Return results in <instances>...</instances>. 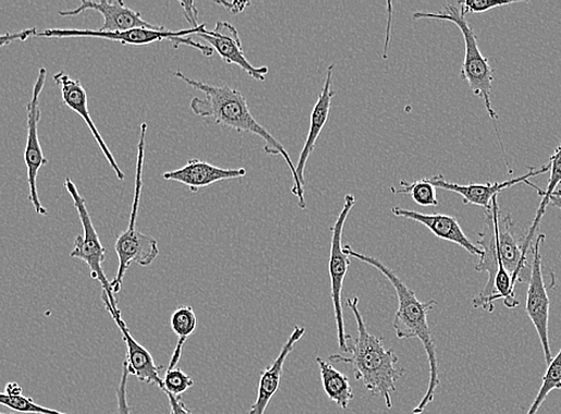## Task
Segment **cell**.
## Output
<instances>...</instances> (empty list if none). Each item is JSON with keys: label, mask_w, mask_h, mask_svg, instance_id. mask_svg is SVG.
<instances>
[{"label": "cell", "mask_w": 561, "mask_h": 414, "mask_svg": "<svg viewBox=\"0 0 561 414\" xmlns=\"http://www.w3.org/2000/svg\"><path fill=\"white\" fill-rule=\"evenodd\" d=\"M112 318L120 328L122 338H124V342L127 347V356L124 367H126L129 374L136 375L141 382L155 385L163 391L164 385L160 376L162 367H158L151 352L134 339L125 321L121 318V315L114 314Z\"/></svg>", "instance_id": "obj_19"}, {"label": "cell", "mask_w": 561, "mask_h": 414, "mask_svg": "<svg viewBox=\"0 0 561 414\" xmlns=\"http://www.w3.org/2000/svg\"><path fill=\"white\" fill-rule=\"evenodd\" d=\"M171 414H192V411L185 404L182 397L167 394Z\"/></svg>", "instance_id": "obj_31"}, {"label": "cell", "mask_w": 561, "mask_h": 414, "mask_svg": "<svg viewBox=\"0 0 561 414\" xmlns=\"http://www.w3.org/2000/svg\"><path fill=\"white\" fill-rule=\"evenodd\" d=\"M334 71V64L327 67L324 87L311 115V125L308 139L304 141L303 149L299 156L298 165L296 166L297 176L302 186H304V168H307L310 156L314 151L316 140H319L321 133L326 125L328 116H331L332 101L336 95V91H333L332 89Z\"/></svg>", "instance_id": "obj_18"}, {"label": "cell", "mask_w": 561, "mask_h": 414, "mask_svg": "<svg viewBox=\"0 0 561 414\" xmlns=\"http://www.w3.org/2000/svg\"><path fill=\"white\" fill-rule=\"evenodd\" d=\"M495 197L491 203L494 224L496 227L497 249L504 269L512 278V283L528 284L532 274L529 253L523 251L524 239L518 234L515 224L508 214L506 217L499 213V206Z\"/></svg>", "instance_id": "obj_11"}, {"label": "cell", "mask_w": 561, "mask_h": 414, "mask_svg": "<svg viewBox=\"0 0 561 414\" xmlns=\"http://www.w3.org/2000/svg\"><path fill=\"white\" fill-rule=\"evenodd\" d=\"M146 134L148 124H142L140 128V139L138 143V162L136 175V191L129 216V224L124 234L120 235L115 242V251L119 258V271L113 283H111L114 294L121 290L129 266L137 263L140 266H149L160 254L158 241L146 236L137 229V218L139 214L140 198L142 191V168L145 160Z\"/></svg>", "instance_id": "obj_5"}, {"label": "cell", "mask_w": 561, "mask_h": 414, "mask_svg": "<svg viewBox=\"0 0 561 414\" xmlns=\"http://www.w3.org/2000/svg\"><path fill=\"white\" fill-rule=\"evenodd\" d=\"M345 252L349 258L357 259L375 267L391 283L398 297V311L394 323L397 337L399 339L417 338L424 347L429 361L431 379L428 389H426L421 403L413 409V414H422L433 403L437 388L441 382L440 376H438L436 344L428 324V314L437 306V302L434 300L428 302L420 301L414 291L379 260L353 251L350 246L345 247Z\"/></svg>", "instance_id": "obj_3"}, {"label": "cell", "mask_w": 561, "mask_h": 414, "mask_svg": "<svg viewBox=\"0 0 561 414\" xmlns=\"http://www.w3.org/2000/svg\"><path fill=\"white\" fill-rule=\"evenodd\" d=\"M0 405L20 412H29L36 414H65L51 409H46L35 403L33 399L20 396H9L0 393Z\"/></svg>", "instance_id": "obj_26"}, {"label": "cell", "mask_w": 561, "mask_h": 414, "mask_svg": "<svg viewBox=\"0 0 561 414\" xmlns=\"http://www.w3.org/2000/svg\"><path fill=\"white\" fill-rule=\"evenodd\" d=\"M307 333V328L296 326L289 336L286 344L280 349L276 360L261 373L260 385L258 389V399L251 406L249 414H264L267 405H270L273 397L276 394L280 384V377L284 374L285 362L295 350L296 344Z\"/></svg>", "instance_id": "obj_20"}, {"label": "cell", "mask_w": 561, "mask_h": 414, "mask_svg": "<svg viewBox=\"0 0 561 414\" xmlns=\"http://www.w3.org/2000/svg\"><path fill=\"white\" fill-rule=\"evenodd\" d=\"M200 38L204 39L211 45L213 50L221 55L228 65H236L254 80L264 81L270 67H254L249 63L246 54L242 52L241 40L236 27L228 22L217 21L215 29L204 30L198 34Z\"/></svg>", "instance_id": "obj_13"}, {"label": "cell", "mask_w": 561, "mask_h": 414, "mask_svg": "<svg viewBox=\"0 0 561 414\" xmlns=\"http://www.w3.org/2000/svg\"><path fill=\"white\" fill-rule=\"evenodd\" d=\"M321 369L324 392L328 399L341 410H347L350 401L353 399V391L350 386L348 376L338 372L332 363L326 362L322 357L315 359Z\"/></svg>", "instance_id": "obj_22"}, {"label": "cell", "mask_w": 561, "mask_h": 414, "mask_svg": "<svg viewBox=\"0 0 561 414\" xmlns=\"http://www.w3.org/2000/svg\"><path fill=\"white\" fill-rule=\"evenodd\" d=\"M171 328L178 336L180 342H187V339L197 330L198 318L194 310L189 306H182L171 315Z\"/></svg>", "instance_id": "obj_25"}, {"label": "cell", "mask_w": 561, "mask_h": 414, "mask_svg": "<svg viewBox=\"0 0 561 414\" xmlns=\"http://www.w3.org/2000/svg\"><path fill=\"white\" fill-rule=\"evenodd\" d=\"M53 79L61 89V99H63L64 103L71 109V111L78 114L89 127L96 142L99 143L105 160L114 170L119 180H125V173H122L113 153L109 150L105 141L103 140L100 130L97 129L94 124L89 113L88 93L85 91L80 80L71 78V76L65 72L55 73Z\"/></svg>", "instance_id": "obj_15"}, {"label": "cell", "mask_w": 561, "mask_h": 414, "mask_svg": "<svg viewBox=\"0 0 561 414\" xmlns=\"http://www.w3.org/2000/svg\"><path fill=\"white\" fill-rule=\"evenodd\" d=\"M553 204L554 206H557V209H559L561 211V199L560 198H557L554 197H551V200H550V204Z\"/></svg>", "instance_id": "obj_34"}, {"label": "cell", "mask_w": 561, "mask_h": 414, "mask_svg": "<svg viewBox=\"0 0 561 414\" xmlns=\"http://www.w3.org/2000/svg\"><path fill=\"white\" fill-rule=\"evenodd\" d=\"M360 299H347V306L356 316L358 338H347L350 357L334 355L333 362L350 364L357 381H361L373 397H383L386 406L392 409V393L397 391L396 382L406 375L404 368H398L399 359L394 349H386L383 339L372 335L365 326L359 309Z\"/></svg>", "instance_id": "obj_2"}, {"label": "cell", "mask_w": 561, "mask_h": 414, "mask_svg": "<svg viewBox=\"0 0 561 414\" xmlns=\"http://www.w3.org/2000/svg\"><path fill=\"white\" fill-rule=\"evenodd\" d=\"M5 393L9 396L20 397L22 396V388L15 382H10L5 387Z\"/></svg>", "instance_id": "obj_33"}, {"label": "cell", "mask_w": 561, "mask_h": 414, "mask_svg": "<svg viewBox=\"0 0 561 414\" xmlns=\"http://www.w3.org/2000/svg\"><path fill=\"white\" fill-rule=\"evenodd\" d=\"M38 29L30 28L18 33L0 34V48L17 41H27L28 39L38 36Z\"/></svg>", "instance_id": "obj_29"}, {"label": "cell", "mask_w": 561, "mask_h": 414, "mask_svg": "<svg viewBox=\"0 0 561 414\" xmlns=\"http://www.w3.org/2000/svg\"><path fill=\"white\" fill-rule=\"evenodd\" d=\"M392 213L396 216L404 217L408 218V221L422 224L438 239L454 242L460 248L465 249L469 253L482 258L483 251L475 247L465 233H463L457 217L445 214H423L399 209V206H395V209H392Z\"/></svg>", "instance_id": "obj_17"}, {"label": "cell", "mask_w": 561, "mask_h": 414, "mask_svg": "<svg viewBox=\"0 0 561 414\" xmlns=\"http://www.w3.org/2000/svg\"><path fill=\"white\" fill-rule=\"evenodd\" d=\"M247 176L246 168H222L199 160H190L185 166L163 175L165 180L178 181L191 192L210 187L214 183L238 179Z\"/></svg>", "instance_id": "obj_16"}, {"label": "cell", "mask_w": 561, "mask_h": 414, "mask_svg": "<svg viewBox=\"0 0 561 414\" xmlns=\"http://www.w3.org/2000/svg\"><path fill=\"white\" fill-rule=\"evenodd\" d=\"M521 0H508V2H497V0H465L458 4L465 11L466 14H483V12L490 11L496 8L519 4Z\"/></svg>", "instance_id": "obj_28"}, {"label": "cell", "mask_w": 561, "mask_h": 414, "mask_svg": "<svg viewBox=\"0 0 561 414\" xmlns=\"http://www.w3.org/2000/svg\"><path fill=\"white\" fill-rule=\"evenodd\" d=\"M87 10L100 12L103 16V26L99 29L102 33H121L130 29L146 28L160 29L162 26H154L146 22L140 12L125 5L121 0H102V2H94V0H82L80 5L73 10H60L59 15L63 17H75Z\"/></svg>", "instance_id": "obj_12"}, {"label": "cell", "mask_w": 561, "mask_h": 414, "mask_svg": "<svg viewBox=\"0 0 561 414\" xmlns=\"http://www.w3.org/2000/svg\"><path fill=\"white\" fill-rule=\"evenodd\" d=\"M0 414H7V413H0ZM10 414H12V413H10Z\"/></svg>", "instance_id": "obj_36"}, {"label": "cell", "mask_w": 561, "mask_h": 414, "mask_svg": "<svg viewBox=\"0 0 561 414\" xmlns=\"http://www.w3.org/2000/svg\"><path fill=\"white\" fill-rule=\"evenodd\" d=\"M545 236L539 235L532 248V274L528 283L526 312L532 324L538 333L545 361L550 364L553 360L550 344V310L551 300L548 297V289L543 274L541 247Z\"/></svg>", "instance_id": "obj_9"}, {"label": "cell", "mask_w": 561, "mask_h": 414, "mask_svg": "<svg viewBox=\"0 0 561 414\" xmlns=\"http://www.w3.org/2000/svg\"><path fill=\"white\" fill-rule=\"evenodd\" d=\"M215 4L226 8L230 12V14H234V15L240 14V12H242L244 10H246L248 7L251 5L250 2H234V3L215 2Z\"/></svg>", "instance_id": "obj_32"}, {"label": "cell", "mask_w": 561, "mask_h": 414, "mask_svg": "<svg viewBox=\"0 0 561 414\" xmlns=\"http://www.w3.org/2000/svg\"><path fill=\"white\" fill-rule=\"evenodd\" d=\"M548 164H550L551 166V178L550 180H548V186L546 189H540L539 187L532 185L529 180L526 181V185L538 191L539 197L543 198L539 210L538 212H536L532 227L528 230L526 239H524L523 251L527 253H529L531 249L533 248L532 241L534 239L536 230H538V227L543 221L544 215L546 214L547 206L550 205L551 197L558 190V187L561 185V142L559 143L554 153L551 155L550 163Z\"/></svg>", "instance_id": "obj_21"}, {"label": "cell", "mask_w": 561, "mask_h": 414, "mask_svg": "<svg viewBox=\"0 0 561 414\" xmlns=\"http://www.w3.org/2000/svg\"><path fill=\"white\" fill-rule=\"evenodd\" d=\"M465 16V11L459 4H447L436 14H432V12H416V14H413V20L431 18L456 24L463 36V41H465V60H463L461 67V79L469 84L470 89L475 96L481 97L487 114L497 121L498 115L491 102L495 71L490 61L482 54L477 35H475Z\"/></svg>", "instance_id": "obj_4"}, {"label": "cell", "mask_w": 561, "mask_h": 414, "mask_svg": "<svg viewBox=\"0 0 561 414\" xmlns=\"http://www.w3.org/2000/svg\"><path fill=\"white\" fill-rule=\"evenodd\" d=\"M65 188L71 195L73 204H75V209L79 215L84 233L83 236H78L76 238L75 247H73L70 255L72 259L80 260L87 264L91 273V278L101 284L103 290L102 293L109 300V302H104L109 314L121 315V311L117 308V301L115 299V294L113 293L111 283L108 281L103 272V262L105 261L107 250L102 246L99 234H97V230L92 224L87 202H85V199L82 197L75 183H73L70 178H66L65 180Z\"/></svg>", "instance_id": "obj_7"}, {"label": "cell", "mask_w": 561, "mask_h": 414, "mask_svg": "<svg viewBox=\"0 0 561 414\" xmlns=\"http://www.w3.org/2000/svg\"><path fill=\"white\" fill-rule=\"evenodd\" d=\"M391 190L394 193L398 195H411L412 200L422 206L438 205L436 188L426 178L412 183L401 180L400 188L396 189L395 187H392Z\"/></svg>", "instance_id": "obj_24"}, {"label": "cell", "mask_w": 561, "mask_h": 414, "mask_svg": "<svg viewBox=\"0 0 561 414\" xmlns=\"http://www.w3.org/2000/svg\"><path fill=\"white\" fill-rule=\"evenodd\" d=\"M47 79V70L41 67L38 79H36L33 88L32 99L27 104L28 118V136L26 151H24V163L27 166L29 195L28 199L34 205L36 214L47 215L45 206L41 204L38 191V176L43 165H47L48 160L43 155L41 143L39 140V124L41 120L40 111V96L45 88Z\"/></svg>", "instance_id": "obj_10"}, {"label": "cell", "mask_w": 561, "mask_h": 414, "mask_svg": "<svg viewBox=\"0 0 561 414\" xmlns=\"http://www.w3.org/2000/svg\"><path fill=\"white\" fill-rule=\"evenodd\" d=\"M553 195H554V197L561 199V189H558ZM553 195H552V197H553Z\"/></svg>", "instance_id": "obj_35"}, {"label": "cell", "mask_w": 561, "mask_h": 414, "mask_svg": "<svg viewBox=\"0 0 561 414\" xmlns=\"http://www.w3.org/2000/svg\"><path fill=\"white\" fill-rule=\"evenodd\" d=\"M550 164L539 168L531 167L529 173L524 176L512 178L502 183H486V185L460 186L456 185V183L446 180L441 175L428 178V180L436 189L440 188L459 193L463 199V203L479 205L483 206L485 211H489L491 209L494 198L498 197L499 192L504 189L521 185V183H526L533 177L547 174L550 172Z\"/></svg>", "instance_id": "obj_14"}, {"label": "cell", "mask_w": 561, "mask_h": 414, "mask_svg": "<svg viewBox=\"0 0 561 414\" xmlns=\"http://www.w3.org/2000/svg\"><path fill=\"white\" fill-rule=\"evenodd\" d=\"M357 204V198L352 193H348L345 198L344 209L336 218V223L333 226V239L331 249V262H328V274L332 279V297L335 310V319L337 326V337L339 349L349 354V348L347 344L348 334L346 331L344 308H341V290H344L345 279L350 266V258L345 252L344 243H341V237H344V229L348 221V216Z\"/></svg>", "instance_id": "obj_8"}, {"label": "cell", "mask_w": 561, "mask_h": 414, "mask_svg": "<svg viewBox=\"0 0 561 414\" xmlns=\"http://www.w3.org/2000/svg\"><path fill=\"white\" fill-rule=\"evenodd\" d=\"M556 389H561V349L552 362L547 365L540 391L533 401L527 414H538L548 394L556 391Z\"/></svg>", "instance_id": "obj_23"}, {"label": "cell", "mask_w": 561, "mask_h": 414, "mask_svg": "<svg viewBox=\"0 0 561 414\" xmlns=\"http://www.w3.org/2000/svg\"><path fill=\"white\" fill-rule=\"evenodd\" d=\"M173 75L187 83L189 87L197 89L203 93V97H195L190 102L191 112L200 117L213 118L215 125H222L238 133H249L258 136L265 141L264 151L267 154L280 155L286 161L292 176L295 186L291 188L292 195L298 198V204L301 210H307V200H304V189L301 185L296 165L292 164L290 155L284 148V145L276 140L270 131H267L253 117L246 96L239 90L232 89L227 84L212 85L202 80H195L176 71Z\"/></svg>", "instance_id": "obj_1"}, {"label": "cell", "mask_w": 561, "mask_h": 414, "mask_svg": "<svg viewBox=\"0 0 561 414\" xmlns=\"http://www.w3.org/2000/svg\"><path fill=\"white\" fill-rule=\"evenodd\" d=\"M183 9V15L189 22L191 28H198L200 26L198 22L199 12L197 5L194 2H180Z\"/></svg>", "instance_id": "obj_30"}, {"label": "cell", "mask_w": 561, "mask_h": 414, "mask_svg": "<svg viewBox=\"0 0 561 414\" xmlns=\"http://www.w3.org/2000/svg\"><path fill=\"white\" fill-rule=\"evenodd\" d=\"M205 30V24H200L198 28H190L179 32H170L165 27L160 29L137 28L121 33H102L90 29H60L50 28L38 33L36 38L46 39H76V38H92L103 39L109 41H116L122 45L146 46L154 42L170 41L173 43L175 50L179 46H188L201 52L205 58H211L214 50L210 46H204L200 42H195L191 35H198Z\"/></svg>", "instance_id": "obj_6"}, {"label": "cell", "mask_w": 561, "mask_h": 414, "mask_svg": "<svg viewBox=\"0 0 561 414\" xmlns=\"http://www.w3.org/2000/svg\"><path fill=\"white\" fill-rule=\"evenodd\" d=\"M163 392L174 397H182L195 385L191 377L185 372L175 368L167 369L163 380Z\"/></svg>", "instance_id": "obj_27"}]
</instances>
